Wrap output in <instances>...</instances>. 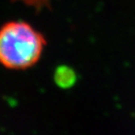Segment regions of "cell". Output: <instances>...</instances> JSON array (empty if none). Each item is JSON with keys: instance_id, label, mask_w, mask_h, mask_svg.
Wrapping results in <instances>:
<instances>
[{"instance_id": "2", "label": "cell", "mask_w": 135, "mask_h": 135, "mask_svg": "<svg viewBox=\"0 0 135 135\" xmlns=\"http://www.w3.org/2000/svg\"><path fill=\"white\" fill-rule=\"evenodd\" d=\"M55 80L59 86L69 87L75 81V74L70 68L59 67L55 73Z\"/></svg>"}, {"instance_id": "3", "label": "cell", "mask_w": 135, "mask_h": 135, "mask_svg": "<svg viewBox=\"0 0 135 135\" xmlns=\"http://www.w3.org/2000/svg\"><path fill=\"white\" fill-rule=\"evenodd\" d=\"M14 2H21L25 6L33 8L36 11H40L44 8H51L52 0H12Z\"/></svg>"}, {"instance_id": "1", "label": "cell", "mask_w": 135, "mask_h": 135, "mask_svg": "<svg viewBox=\"0 0 135 135\" xmlns=\"http://www.w3.org/2000/svg\"><path fill=\"white\" fill-rule=\"evenodd\" d=\"M46 38L25 21H11L0 27V64L11 70H25L40 60Z\"/></svg>"}]
</instances>
